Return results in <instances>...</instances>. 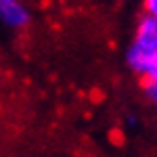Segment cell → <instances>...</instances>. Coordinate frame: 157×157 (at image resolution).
<instances>
[{
  "mask_svg": "<svg viewBox=\"0 0 157 157\" xmlns=\"http://www.w3.org/2000/svg\"><path fill=\"white\" fill-rule=\"evenodd\" d=\"M132 46L145 50V52H153L157 50V17L155 15H143L136 23L134 29V40Z\"/></svg>",
  "mask_w": 157,
  "mask_h": 157,
  "instance_id": "cell-1",
  "label": "cell"
},
{
  "mask_svg": "<svg viewBox=\"0 0 157 157\" xmlns=\"http://www.w3.org/2000/svg\"><path fill=\"white\" fill-rule=\"evenodd\" d=\"M29 9L21 0H0V21L11 29H23L29 23Z\"/></svg>",
  "mask_w": 157,
  "mask_h": 157,
  "instance_id": "cell-2",
  "label": "cell"
},
{
  "mask_svg": "<svg viewBox=\"0 0 157 157\" xmlns=\"http://www.w3.org/2000/svg\"><path fill=\"white\" fill-rule=\"evenodd\" d=\"M143 94H145V98L153 105V107H157V80L147 78L145 86H143Z\"/></svg>",
  "mask_w": 157,
  "mask_h": 157,
  "instance_id": "cell-3",
  "label": "cell"
},
{
  "mask_svg": "<svg viewBox=\"0 0 157 157\" xmlns=\"http://www.w3.org/2000/svg\"><path fill=\"white\" fill-rule=\"evenodd\" d=\"M143 78H153V80H157V50H153V52H149V57H147L145 61V69H143Z\"/></svg>",
  "mask_w": 157,
  "mask_h": 157,
  "instance_id": "cell-4",
  "label": "cell"
},
{
  "mask_svg": "<svg viewBox=\"0 0 157 157\" xmlns=\"http://www.w3.org/2000/svg\"><path fill=\"white\" fill-rule=\"evenodd\" d=\"M143 6H145L147 15H155L157 17V0H143Z\"/></svg>",
  "mask_w": 157,
  "mask_h": 157,
  "instance_id": "cell-5",
  "label": "cell"
}]
</instances>
